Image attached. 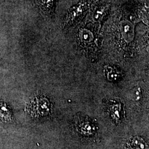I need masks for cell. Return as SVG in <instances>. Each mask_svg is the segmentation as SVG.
Masks as SVG:
<instances>
[{"label":"cell","instance_id":"6da1fadb","mask_svg":"<svg viewBox=\"0 0 149 149\" xmlns=\"http://www.w3.org/2000/svg\"><path fill=\"white\" fill-rule=\"evenodd\" d=\"M90 0H81L70 8L64 17V28H69L79 24L85 17L89 10Z\"/></svg>","mask_w":149,"mask_h":149},{"label":"cell","instance_id":"7a4b0ae2","mask_svg":"<svg viewBox=\"0 0 149 149\" xmlns=\"http://www.w3.org/2000/svg\"><path fill=\"white\" fill-rule=\"evenodd\" d=\"M111 4L107 0H90L88 13L90 22L101 26L102 22L109 11Z\"/></svg>","mask_w":149,"mask_h":149},{"label":"cell","instance_id":"3957f363","mask_svg":"<svg viewBox=\"0 0 149 149\" xmlns=\"http://www.w3.org/2000/svg\"><path fill=\"white\" fill-rule=\"evenodd\" d=\"M31 112L36 115H46L50 110V105L47 99L40 97L36 98L30 103Z\"/></svg>","mask_w":149,"mask_h":149},{"label":"cell","instance_id":"277c9868","mask_svg":"<svg viewBox=\"0 0 149 149\" xmlns=\"http://www.w3.org/2000/svg\"><path fill=\"white\" fill-rule=\"evenodd\" d=\"M136 13L140 21L143 22L146 26H149V10L146 4H140L136 7Z\"/></svg>","mask_w":149,"mask_h":149},{"label":"cell","instance_id":"5b68a950","mask_svg":"<svg viewBox=\"0 0 149 149\" xmlns=\"http://www.w3.org/2000/svg\"><path fill=\"white\" fill-rule=\"evenodd\" d=\"M55 0H38V3L42 10L45 13H50L52 11Z\"/></svg>","mask_w":149,"mask_h":149},{"label":"cell","instance_id":"8992f818","mask_svg":"<svg viewBox=\"0 0 149 149\" xmlns=\"http://www.w3.org/2000/svg\"><path fill=\"white\" fill-rule=\"evenodd\" d=\"M144 140L139 138H135L129 143V149H147Z\"/></svg>","mask_w":149,"mask_h":149}]
</instances>
